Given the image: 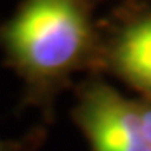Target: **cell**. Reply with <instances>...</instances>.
Returning a JSON list of instances; mask_svg holds the SVG:
<instances>
[{"label":"cell","mask_w":151,"mask_h":151,"mask_svg":"<svg viewBox=\"0 0 151 151\" xmlns=\"http://www.w3.org/2000/svg\"><path fill=\"white\" fill-rule=\"evenodd\" d=\"M0 50L24 82L22 106L37 108L47 123L74 74L104 69L91 0H22L0 24Z\"/></svg>","instance_id":"6da1fadb"},{"label":"cell","mask_w":151,"mask_h":151,"mask_svg":"<svg viewBox=\"0 0 151 151\" xmlns=\"http://www.w3.org/2000/svg\"><path fill=\"white\" fill-rule=\"evenodd\" d=\"M72 119L92 151H151L141 103L126 99L101 77L77 86Z\"/></svg>","instance_id":"7a4b0ae2"},{"label":"cell","mask_w":151,"mask_h":151,"mask_svg":"<svg viewBox=\"0 0 151 151\" xmlns=\"http://www.w3.org/2000/svg\"><path fill=\"white\" fill-rule=\"evenodd\" d=\"M141 113H143V124H145L146 138L151 148V101H141Z\"/></svg>","instance_id":"5b68a950"},{"label":"cell","mask_w":151,"mask_h":151,"mask_svg":"<svg viewBox=\"0 0 151 151\" xmlns=\"http://www.w3.org/2000/svg\"><path fill=\"white\" fill-rule=\"evenodd\" d=\"M103 65L151 101V9L126 19L104 40Z\"/></svg>","instance_id":"3957f363"},{"label":"cell","mask_w":151,"mask_h":151,"mask_svg":"<svg viewBox=\"0 0 151 151\" xmlns=\"http://www.w3.org/2000/svg\"><path fill=\"white\" fill-rule=\"evenodd\" d=\"M44 138V128H35L20 139H0V151H37Z\"/></svg>","instance_id":"277c9868"}]
</instances>
